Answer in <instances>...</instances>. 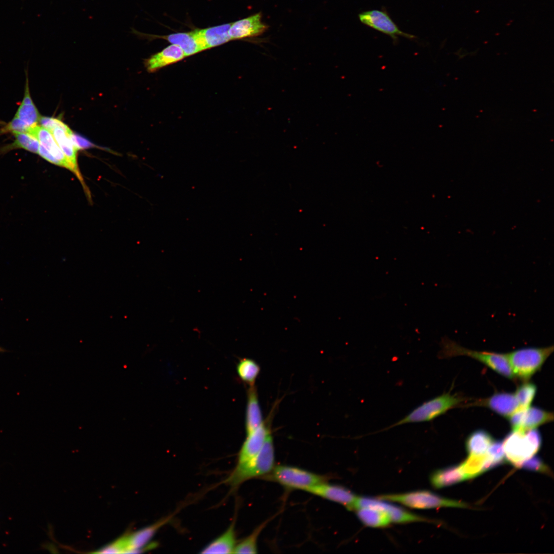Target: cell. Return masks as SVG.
<instances>
[{
  "label": "cell",
  "mask_w": 554,
  "mask_h": 554,
  "mask_svg": "<svg viewBox=\"0 0 554 554\" xmlns=\"http://www.w3.org/2000/svg\"><path fill=\"white\" fill-rule=\"evenodd\" d=\"M440 346V357L443 358L458 355L468 356L483 363L504 377L512 380L516 378L512 371L505 353L470 350L460 346L447 337L442 339Z\"/></svg>",
  "instance_id": "obj_2"
},
{
  "label": "cell",
  "mask_w": 554,
  "mask_h": 554,
  "mask_svg": "<svg viewBox=\"0 0 554 554\" xmlns=\"http://www.w3.org/2000/svg\"><path fill=\"white\" fill-rule=\"evenodd\" d=\"M486 453L490 461L491 469L504 463L506 460L503 441H494L488 448Z\"/></svg>",
  "instance_id": "obj_31"
},
{
  "label": "cell",
  "mask_w": 554,
  "mask_h": 554,
  "mask_svg": "<svg viewBox=\"0 0 554 554\" xmlns=\"http://www.w3.org/2000/svg\"><path fill=\"white\" fill-rule=\"evenodd\" d=\"M467 480L459 465H454L438 469L430 476L432 487L437 489L446 487Z\"/></svg>",
  "instance_id": "obj_20"
},
{
  "label": "cell",
  "mask_w": 554,
  "mask_h": 554,
  "mask_svg": "<svg viewBox=\"0 0 554 554\" xmlns=\"http://www.w3.org/2000/svg\"><path fill=\"white\" fill-rule=\"evenodd\" d=\"M266 422L257 429L248 433L239 452L236 464L244 463L254 458L261 450L265 441L270 433Z\"/></svg>",
  "instance_id": "obj_13"
},
{
  "label": "cell",
  "mask_w": 554,
  "mask_h": 554,
  "mask_svg": "<svg viewBox=\"0 0 554 554\" xmlns=\"http://www.w3.org/2000/svg\"><path fill=\"white\" fill-rule=\"evenodd\" d=\"M493 441L489 432L482 429L477 430L468 437L465 443L466 449L469 454H483Z\"/></svg>",
  "instance_id": "obj_25"
},
{
  "label": "cell",
  "mask_w": 554,
  "mask_h": 554,
  "mask_svg": "<svg viewBox=\"0 0 554 554\" xmlns=\"http://www.w3.org/2000/svg\"><path fill=\"white\" fill-rule=\"evenodd\" d=\"M464 400V399L456 394L443 393L424 402L403 418L382 430L404 424L431 421L459 406Z\"/></svg>",
  "instance_id": "obj_3"
},
{
  "label": "cell",
  "mask_w": 554,
  "mask_h": 554,
  "mask_svg": "<svg viewBox=\"0 0 554 554\" xmlns=\"http://www.w3.org/2000/svg\"><path fill=\"white\" fill-rule=\"evenodd\" d=\"M13 134L15 140L5 148L7 150L19 148L38 154L40 144L35 137L28 133H16Z\"/></svg>",
  "instance_id": "obj_29"
},
{
  "label": "cell",
  "mask_w": 554,
  "mask_h": 554,
  "mask_svg": "<svg viewBox=\"0 0 554 554\" xmlns=\"http://www.w3.org/2000/svg\"><path fill=\"white\" fill-rule=\"evenodd\" d=\"M388 502H396L408 507L427 509L444 507L467 508L462 502L442 497L428 490H417L403 493L385 494L376 497Z\"/></svg>",
  "instance_id": "obj_6"
},
{
  "label": "cell",
  "mask_w": 554,
  "mask_h": 554,
  "mask_svg": "<svg viewBox=\"0 0 554 554\" xmlns=\"http://www.w3.org/2000/svg\"><path fill=\"white\" fill-rule=\"evenodd\" d=\"M486 459V452L479 454H469L467 458L459 465L461 470L467 480L484 472V467Z\"/></svg>",
  "instance_id": "obj_27"
},
{
  "label": "cell",
  "mask_w": 554,
  "mask_h": 554,
  "mask_svg": "<svg viewBox=\"0 0 554 554\" xmlns=\"http://www.w3.org/2000/svg\"><path fill=\"white\" fill-rule=\"evenodd\" d=\"M260 370L259 365L254 360L249 358L241 359L236 365V372L239 378L249 386L254 385Z\"/></svg>",
  "instance_id": "obj_26"
},
{
  "label": "cell",
  "mask_w": 554,
  "mask_h": 554,
  "mask_svg": "<svg viewBox=\"0 0 554 554\" xmlns=\"http://www.w3.org/2000/svg\"><path fill=\"white\" fill-rule=\"evenodd\" d=\"M231 24H225L194 30L204 50L214 47L231 40L229 30Z\"/></svg>",
  "instance_id": "obj_16"
},
{
  "label": "cell",
  "mask_w": 554,
  "mask_h": 554,
  "mask_svg": "<svg viewBox=\"0 0 554 554\" xmlns=\"http://www.w3.org/2000/svg\"><path fill=\"white\" fill-rule=\"evenodd\" d=\"M362 507H371L384 511L388 516L391 523H409L412 522H432L431 520L413 513L398 506L390 504L388 501L365 497H357L352 510Z\"/></svg>",
  "instance_id": "obj_9"
},
{
  "label": "cell",
  "mask_w": 554,
  "mask_h": 554,
  "mask_svg": "<svg viewBox=\"0 0 554 554\" xmlns=\"http://www.w3.org/2000/svg\"><path fill=\"white\" fill-rule=\"evenodd\" d=\"M268 27L260 12L231 24L229 33L231 40L254 37L262 34Z\"/></svg>",
  "instance_id": "obj_14"
},
{
  "label": "cell",
  "mask_w": 554,
  "mask_h": 554,
  "mask_svg": "<svg viewBox=\"0 0 554 554\" xmlns=\"http://www.w3.org/2000/svg\"><path fill=\"white\" fill-rule=\"evenodd\" d=\"M185 57L184 51L179 46L171 44L148 58L145 65L149 71L154 72Z\"/></svg>",
  "instance_id": "obj_18"
},
{
  "label": "cell",
  "mask_w": 554,
  "mask_h": 554,
  "mask_svg": "<svg viewBox=\"0 0 554 554\" xmlns=\"http://www.w3.org/2000/svg\"><path fill=\"white\" fill-rule=\"evenodd\" d=\"M264 422L255 385L249 386L247 390L245 418L246 434L257 429Z\"/></svg>",
  "instance_id": "obj_19"
},
{
  "label": "cell",
  "mask_w": 554,
  "mask_h": 554,
  "mask_svg": "<svg viewBox=\"0 0 554 554\" xmlns=\"http://www.w3.org/2000/svg\"><path fill=\"white\" fill-rule=\"evenodd\" d=\"M164 37L172 44L179 46L184 51L186 57L203 50L194 31L173 33Z\"/></svg>",
  "instance_id": "obj_23"
},
{
  "label": "cell",
  "mask_w": 554,
  "mask_h": 554,
  "mask_svg": "<svg viewBox=\"0 0 554 554\" xmlns=\"http://www.w3.org/2000/svg\"><path fill=\"white\" fill-rule=\"evenodd\" d=\"M542 444L540 432L536 429L509 433L503 442L506 459L515 466L534 456Z\"/></svg>",
  "instance_id": "obj_5"
},
{
  "label": "cell",
  "mask_w": 554,
  "mask_h": 554,
  "mask_svg": "<svg viewBox=\"0 0 554 554\" xmlns=\"http://www.w3.org/2000/svg\"><path fill=\"white\" fill-rule=\"evenodd\" d=\"M14 116L22 120L30 127L38 125L41 116L32 100L27 76L24 96Z\"/></svg>",
  "instance_id": "obj_22"
},
{
  "label": "cell",
  "mask_w": 554,
  "mask_h": 554,
  "mask_svg": "<svg viewBox=\"0 0 554 554\" xmlns=\"http://www.w3.org/2000/svg\"><path fill=\"white\" fill-rule=\"evenodd\" d=\"M515 466L529 471L548 474L550 473L549 467L537 456H532L519 463Z\"/></svg>",
  "instance_id": "obj_32"
},
{
  "label": "cell",
  "mask_w": 554,
  "mask_h": 554,
  "mask_svg": "<svg viewBox=\"0 0 554 554\" xmlns=\"http://www.w3.org/2000/svg\"><path fill=\"white\" fill-rule=\"evenodd\" d=\"M5 351V349H4V348L0 347V352H4Z\"/></svg>",
  "instance_id": "obj_34"
},
{
  "label": "cell",
  "mask_w": 554,
  "mask_h": 554,
  "mask_svg": "<svg viewBox=\"0 0 554 554\" xmlns=\"http://www.w3.org/2000/svg\"><path fill=\"white\" fill-rule=\"evenodd\" d=\"M28 133L35 137L40 145L58 161L60 166L68 169L74 173L71 164L60 149L50 131L36 125L31 127Z\"/></svg>",
  "instance_id": "obj_15"
},
{
  "label": "cell",
  "mask_w": 554,
  "mask_h": 554,
  "mask_svg": "<svg viewBox=\"0 0 554 554\" xmlns=\"http://www.w3.org/2000/svg\"><path fill=\"white\" fill-rule=\"evenodd\" d=\"M234 520L220 536L205 546L201 553H233L237 544Z\"/></svg>",
  "instance_id": "obj_17"
},
{
  "label": "cell",
  "mask_w": 554,
  "mask_h": 554,
  "mask_svg": "<svg viewBox=\"0 0 554 554\" xmlns=\"http://www.w3.org/2000/svg\"><path fill=\"white\" fill-rule=\"evenodd\" d=\"M357 517L365 525L371 527H385L391 521L383 511L371 507H362L355 510Z\"/></svg>",
  "instance_id": "obj_24"
},
{
  "label": "cell",
  "mask_w": 554,
  "mask_h": 554,
  "mask_svg": "<svg viewBox=\"0 0 554 554\" xmlns=\"http://www.w3.org/2000/svg\"><path fill=\"white\" fill-rule=\"evenodd\" d=\"M553 346L527 347L505 353L516 378L527 381L540 368L552 353Z\"/></svg>",
  "instance_id": "obj_4"
},
{
  "label": "cell",
  "mask_w": 554,
  "mask_h": 554,
  "mask_svg": "<svg viewBox=\"0 0 554 554\" xmlns=\"http://www.w3.org/2000/svg\"><path fill=\"white\" fill-rule=\"evenodd\" d=\"M537 392L536 386L532 383L525 382L518 386L514 393L521 408L530 406Z\"/></svg>",
  "instance_id": "obj_30"
},
{
  "label": "cell",
  "mask_w": 554,
  "mask_h": 554,
  "mask_svg": "<svg viewBox=\"0 0 554 554\" xmlns=\"http://www.w3.org/2000/svg\"><path fill=\"white\" fill-rule=\"evenodd\" d=\"M173 517V515H171L162 518L150 525L125 535L115 540L121 553H138L149 549V546L154 545L149 544L153 537L160 529L171 520Z\"/></svg>",
  "instance_id": "obj_8"
},
{
  "label": "cell",
  "mask_w": 554,
  "mask_h": 554,
  "mask_svg": "<svg viewBox=\"0 0 554 554\" xmlns=\"http://www.w3.org/2000/svg\"><path fill=\"white\" fill-rule=\"evenodd\" d=\"M359 18L366 26L390 36L394 43L397 42L399 36L410 39L416 38L413 35L401 30L385 11L371 10L364 11L359 14Z\"/></svg>",
  "instance_id": "obj_10"
},
{
  "label": "cell",
  "mask_w": 554,
  "mask_h": 554,
  "mask_svg": "<svg viewBox=\"0 0 554 554\" xmlns=\"http://www.w3.org/2000/svg\"><path fill=\"white\" fill-rule=\"evenodd\" d=\"M265 479L274 481L288 489L306 491L309 488L327 481L326 477L288 465L274 466Z\"/></svg>",
  "instance_id": "obj_7"
},
{
  "label": "cell",
  "mask_w": 554,
  "mask_h": 554,
  "mask_svg": "<svg viewBox=\"0 0 554 554\" xmlns=\"http://www.w3.org/2000/svg\"><path fill=\"white\" fill-rule=\"evenodd\" d=\"M469 405L486 407L506 418H508L521 408L515 394L507 392L496 393L487 398L478 400Z\"/></svg>",
  "instance_id": "obj_12"
},
{
  "label": "cell",
  "mask_w": 554,
  "mask_h": 554,
  "mask_svg": "<svg viewBox=\"0 0 554 554\" xmlns=\"http://www.w3.org/2000/svg\"><path fill=\"white\" fill-rule=\"evenodd\" d=\"M267 522L258 526L246 538L237 543L234 548V553H256L258 552L257 541Z\"/></svg>",
  "instance_id": "obj_28"
},
{
  "label": "cell",
  "mask_w": 554,
  "mask_h": 554,
  "mask_svg": "<svg viewBox=\"0 0 554 554\" xmlns=\"http://www.w3.org/2000/svg\"><path fill=\"white\" fill-rule=\"evenodd\" d=\"M274 444L270 433L259 452L251 459L236 464L224 483L234 490L247 480L268 474L274 466Z\"/></svg>",
  "instance_id": "obj_1"
},
{
  "label": "cell",
  "mask_w": 554,
  "mask_h": 554,
  "mask_svg": "<svg viewBox=\"0 0 554 554\" xmlns=\"http://www.w3.org/2000/svg\"><path fill=\"white\" fill-rule=\"evenodd\" d=\"M553 420V413L536 407L524 409L519 431H526L550 422Z\"/></svg>",
  "instance_id": "obj_21"
},
{
  "label": "cell",
  "mask_w": 554,
  "mask_h": 554,
  "mask_svg": "<svg viewBox=\"0 0 554 554\" xmlns=\"http://www.w3.org/2000/svg\"><path fill=\"white\" fill-rule=\"evenodd\" d=\"M31 127L19 118L14 116L12 120L0 130V133L10 132L16 133H28Z\"/></svg>",
  "instance_id": "obj_33"
},
{
  "label": "cell",
  "mask_w": 554,
  "mask_h": 554,
  "mask_svg": "<svg viewBox=\"0 0 554 554\" xmlns=\"http://www.w3.org/2000/svg\"><path fill=\"white\" fill-rule=\"evenodd\" d=\"M306 491L344 506L352 510L357 498L354 493L343 486L327 484L326 482L313 486Z\"/></svg>",
  "instance_id": "obj_11"
}]
</instances>
